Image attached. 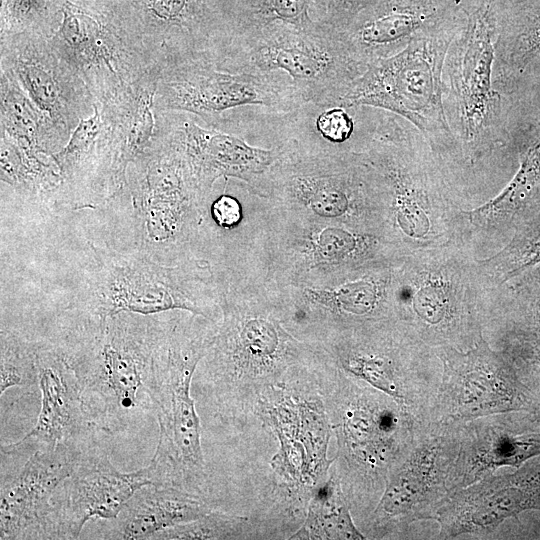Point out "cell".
Returning a JSON list of instances; mask_svg holds the SVG:
<instances>
[{
	"label": "cell",
	"instance_id": "6da1fadb",
	"mask_svg": "<svg viewBox=\"0 0 540 540\" xmlns=\"http://www.w3.org/2000/svg\"><path fill=\"white\" fill-rule=\"evenodd\" d=\"M168 312L99 317L69 312L56 347L73 368L85 411L108 434L132 431L154 412L147 388Z\"/></svg>",
	"mask_w": 540,
	"mask_h": 540
},
{
	"label": "cell",
	"instance_id": "7a4b0ae2",
	"mask_svg": "<svg viewBox=\"0 0 540 540\" xmlns=\"http://www.w3.org/2000/svg\"><path fill=\"white\" fill-rule=\"evenodd\" d=\"M359 152L377 176L390 241L402 256L462 240L464 190L413 125L385 113Z\"/></svg>",
	"mask_w": 540,
	"mask_h": 540
},
{
	"label": "cell",
	"instance_id": "3957f363",
	"mask_svg": "<svg viewBox=\"0 0 540 540\" xmlns=\"http://www.w3.org/2000/svg\"><path fill=\"white\" fill-rule=\"evenodd\" d=\"M281 145L279 159L251 194L276 210L377 235L394 246L377 176L361 152L308 148L290 138Z\"/></svg>",
	"mask_w": 540,
	"mask_h": 540
},
{
	"label": "cell",
	"instance_id": "277c9868",
	"mask_svg": "<svg viewBox=\"0 0 540 540\" xmlns=\"http://www.w3.org/2000/svg\"><path fill=\"white\" fill-rule=\"evenodd\" d=\"M491 290L463 240L413 252L395 270L394 318L435 349L467 350L483 337Z\"/></svg>",
	"mask_w": 540,
	"mask_h": 540
},
{
	"label": "cell",
	"instance_id": "5b68a950",
	"mask_svg": "<svg viewBox=\"0 0 540 540\" xmlns=\"http://www.w3.org/2000/svg\"><path fill=\"white\" fill-rule=\"evenodd\" d=\"M68 310L99 317L181 310L218 323L221 285L200 257L165 264L138 251L92 244Z\"/></svg>",
	"mask_w": 540,
	"mask_h": 540
},
{
	"label": "cell",
	"instance_id": "8992f818",
	"mask_svg": "<svg viewBox=\"0 0 540 540\" xmlns=\"http://www.w3.org/2000/svg\"><path fill=\"white\" fill-rule=\"evenodd\" d=\"M112 200L130 212L135 249L174 258L196 247L212 199L190 168L181 112L161 111L155 138L129 165L125 185Z\"/></svg>",
	"mask_w": 540,
	"mask_h": 540
},
{
	"label": "cell",
	"instance_id": "52a82bcc",
	"mask_svg": "<svg viewBox=\"0 0 540 540\" xmlns=\"http://www.w3.org/2000/svg\"><path fill=\"white\" fill-rule=\"evenodd\" d=\"M187 311H169L156 345L147 388L159 426L158 443L147 465L152 482L195 494L204 484L201 425L190 389L217 323Z\"/></svg>",
	"mask_w": 540,
	"mask_h": 540
},
{
	"label": "cell",
	"instance_id": "ba28073f",
	"mask_svg": "<svg viewBox=\"0 0 540 540\" xmlns=\"http://www.w3.org/2000/svg\"><path fill=\"white\" fill-rule=\"evenodd\" d=\"M464 18L463 10L457 19L417 37L400 52L370 63L338 104L379 108L406 120L462 184L461 155L443 103V68Z\"/></svg>",
	"mask_w": 540,
	"mask_h": 540
},
{
	"label": "cell",
	"instance_id": "9c48e42d",
	"mask_svg": "<svg viewBox=\"0 0 540 540\" xmlns=\"http://www.w3.org/2000/svg\"><path fill=\"white\" fill-rule=\"evenodd\" d=\"M208 53L215 64L236 73L287 75L306 104L338 106L364 71L337 36L320 23L311 28L281 22L215 36Z\"/></svg>",
	"mask_w": 540,
	"mask_h": 540
},
{
	"label": "cell",
	"instance_id": "30bf717a",
	"mask_svg": "<svg viewBox=\"0 0 540 540\" xmlns=\"http://www.w3.org/2000/svg\"><path fill=\"white\" fill-rule=\"evenodd\" d=\"M495 4L463 0L465 18L444 62V109L464 171L509 140L503 97L495 85Z\"/></svg>",
	"mask_w": 540,
	"mask_h": 540
},
{
	"label": "cell",
	"instance_id": "8fae6325",
	"mask_svg": "<svg viewBox=\"0 0 540 540\" xmlns=\"http://www.w3.org/2000/svg\"><path fill=\"white\" fill-rule=\"evenodd\" d=\"M254 273L275 286L322 288L352 272L402 256L384 238L269 207Z\"/></svg>",
	"mask_w": 540,
	"mask_h": 540
},
{
	"label": "cell",
	"instance_id": "7c38bea8",
	"mask_svg": "<svg viewBox=\"0 0 540 540\" xmlns=\"http://www.w3.org/2000/svg\"><path fill=\"white\" fill-rule=\"evenodd\" d=\"M331 333L327 351L342 371L391 397L420 423L432 422L442 378L435 348L395 319Z\"/></svg>",
	"mask_w": 540,
	"mask_h": 540
},
{
	"label": "cell",
	"instance_id": "4fadbf2b",
	"mask_svg": "<svg viewBox=\"0 0 540 540\" xmlns=\"http://www.w3.org/2000/svg\"><path fill=\"white\" fill-rule=\"evenodd\" d=\"M158 67L156 108L197 116L216 129L227 127L229 112L233 116L236 110L257 107L274 116H291L306 104L284 73L231 72L218 67L207 50Z\"/></svg>",
	"mask_w": 540,
	"mask_h": 540
},
{
	"label": "cell",
	"instance_id": "5bb4252c",
	"mask_svg": "<svg viewBox=\"0 0 540 540\" xmlns=\"http://www.w3.org/2000/svg\"><path fill=\"white\" fill-rule=\"evenodd\" d=\"M460 425L431 422L422 427L391 468L369 516L374 537L405 532L414 522L435 519L454 492Z\"/></svg>",
	"mask_w": 540,
	"mask_h": 540
},
{
	"label": "cell",
	"instance_id": "9a60e30c",
	"mask_svg": "<svg viewBox=\"0 0 540 540\" xmlns=\"http://www.w3.org/2000/svg\"><path fill=\"white\" fill-rule=\"evenodd\" d=\"M442 378L432 422L462 425L506 412H530L540 398L483 337L470 349L437 348Z\"/></svg>",
	"mask_w": 540,
	"mask_h": 540
},
{
	"label": "cell",
	"instance_id": "2e32d148",
	"mask_svg": "<svg viewBox=\"0 0 540 540\" xmlns=\"http://www.w3.org/2000/svg\"><path fill=\"white\" fill-rule=\"evenodd\" d=\"M356 382L347 388L342 406V452L352 484L376 495L383 492L389 471L416 433L428 424L420 423L386 394Z\"/></svg>",
	"mask_w": 540,
	"mask_h": 540
},
{
	"label": "cell",
	"instance_id": "e0dca14e",
	"mask_svg": "<svg viewBox=\"0 0 540 540\" xmlns=\"http://www.w3.org/2000/svg\"><path fill=\"white\" fill-rule=\"evenodd\" d=\"M49 40L99 104L116 99L156 66L118 22L70 5Z\"/></svg>",
	"mask_w": 540,
	"mask_h": 540
},
{
	"label": "cell",
	"instance_id": "ac0fdd59",
	"mask_svg": "<svg viewBox=\"0 0 540 540\" xmlns=\"http://www.w3.org/2000/svg\"><path fill=\"white\" fill-rule=\"evenodd\" d=\"M0 73L13 80L67 143L81 119L94 113L95 100L49 37L1 34Z\"/></svg>",
	"mask_w": 540,
	"mask_h": 540
},
{
	"label": "cell",
	"instance_id": "d6986e66",
	"mask_svg": "<svg viewBox=\"0 0 540 540\" xmlns=\"http://www.w3.org/2000/svg\"><path fill=\"white\" fill-rule=\"evenodd\" d=\"M89 446L61 444L22 457L1 453L13 461H1V540L51 539L53 496Z\"/></svg>",
	"mask_w": 540,
	"mask_h": 540
},
{
	"label": "cell",
	"instance_id": "ffe728a7",
	"mask_svg": "<svg viewBox=\"0 0 540 540\" xmlns=\"http://www.w3.org/2000/svg\"><path fill=\"white\" fill-rule=\"evenodd\" d=\"M152 483L148 466L123 473L92 444L53 496L51 539H78L88 521L114 519L138 489Z\"/></svg>",
	"mask_w": 540,
	"mask_h": 540
},
{
	"label": "cell",
	"instance_id": "44dd1931",
	"mask_svg": "<svg viewBox=\"0 0 540 540\" xmlns=\"http://www.w3.org/2000/svg\"><path fill=\"white\" fill-rule=\"evenodd\" d=\"M402 260L378 262L360 268L322 288L275 286L277 305L327 322L340 331L366 323L394 318L393 281Z\"/></svg>",
	"mask_w": 540,
	"mask_h": 540
},
{
	"label": "cell",
	"instance_id": "7402d4cb",
	"mask_svg": "<svg viewBox=\"0 0 540 540\" xmlns=\"http://www.w3.org/2000/svg\"><path fill=\"white\" fill-rule=\"evenodd\" d=\"M462 4L463 0H374L335 32L351 56L367 68L457 19Z\"/></svg>",
	"mask_w": 540,
	"mask_h": 540
},
{
	"label": "cell",
	"instance_id": "603a6c76",
	"mask_svg": "<svg viewBox=\"0 0 540 540\" xmlns=\"http://www.w3.org/2000/svg\"><path fill=\"white\" fill-rule=\"evenodd\" d=\"M540 510V462H527L514 473L486 476L456 490L438 510V539L487 536L505 520Z\"/></svg>",
	"mask_w": 540,
	"mask_h": 540
},
{
	"label": "cell",
	"instance_id": "cb8c5ba5",
	"mask_svg": "<svg viewBox=\"0 0 540 540\" xmlns=\"http://www.w3.org/2000/svg\"><path fill=\"white\" fill-rule=\"evenodd\" d=\"M37 367L41 408L36 424L1 451L24 456L61 444L85 447L95 443L98 429L88 418L78 378L62 352L52 343L38 341Z\"/></svg>",
	"mask_w": 540,
	"mask_h": 540
},
{
	"label": "cell",
	"instance_id": "d4e9b609",
	"mask_svg": "<svg viewBox=\"0 0 540 540\" xmlns=\"http://www.w3.org/2000/svg\"><path fill=\"white\" fill-rule=\"evenodd\" d=\"M513 140L518 169L495 197L463 212L461 238L505 245L526 222L540 214V120L516 128Z\"/></svg>",
	"mask_w": 540,
	"mask_h": 540
},
{
	"label": "cell",
	"instance_id": "484cf974",
	"mask_svg": "<svg viewBox=\"0 0 540 540\" xmlns=\"http://www.w3.org/2000/svg\"><path fill=\"white\" fill-rule=\"evenodd\" d=\"M540 398V264L495 287L484 331ZM484 334V333H483Z\"/></svg>",
	"mask_w": 540,
	"mask_h": 540
},
{
	"label": "cell",
	"instance_id": "4316f807",
	"mask_svg": "<svg viewBox=\"0 0 540 540\" xmlns=\"http://www.w3.org/2000/svg\"><path fill=\"white\" fill-rule=\"evenodd\" d=\"M537 455H540V422L528 412L493 414L463 423L454 492L501 467L518 469Z\"/></svg>",
	"mask_w": 540,
	"mask_h": 540
},
{
	"label": "cell",
	"instance_id": "83f0119b",
	"mask_svg": "<svg viewBox=\"0 0 540 540\" xmlns=\"http://www.w3.org/2000/svg\"><path fill=\"white\" fill-rule=\"evenodd\" d=\"M185 153L196 182L212 199L215 182L235 178L252 191L270 171L282 153V145L271 149L255 147L241 137L209 126L181 112Z\"/></svg>",
	"mask_w": 540,
	"mask_h": 540
},
{
	"label": "cell",
	"instance_id": "f1b7e54d",
	"mask_svg": "<svg viewBox=\"0 0 540 540\" xmlns=\"http://www.w3.org/2000/svg\"><path fill=\"white\" fill-rule=\"evenodd\" d=\"M135 7L141 18L120 25L156 66L205 51L215 37L205 0H138Z\"/></svg>",
	"mask_w": 540,
	"mask_h": 540
},
{
	"label": "cell",
	"instance_id": "f546056e",
	"mask_svg": "<svg viewBox=\"0 0 540 540\" xmlns=\"http://www.w3.org/2000/svg\"><path fill=\"white\" fill-rule=\"evenodd\" d=\"M159 67L154 66L116 99L99 104L110 124L112 174L120 192L129 165L152 143L161 111L156 108Z\"/></svg>",
	"mask_w": 540,
	"mask_h": 540
},
{
	"label": "cell",
	"instance_id": "4dcf8cb0",
	"mask_svg": "<svg viewBox=\"0 0 540 540\" xmlns=\"http://www.w3.org/2000/svg\"><path fill=\"white\" fill-rule=\"evenodd\" d=\"M211 512L195 494L173 486L148 484L138 489L110 521L104 539H151L156 533Z\"/></svg>",
	"mask_w": 540,
	"mask_h": 540
},
{
	"label": "cell",
	"instance_id": "1f68e13d",
	"mask_svg": "<svg viewBox=\"0 0 540 540\" xmlns=\"http://www.w3.org/2000/svg\"><path fill=\"white\" fill-rule=\"evenodd\" d=\"M495 14V85H502L540 55V0H496Z\"/></svg>",
	"mask_w": 540,
	"mask_h": 540
},
{
	"label": "cell",
	"instance_id": "d6a6232c",
	"mask_svg": "<svg viewBox=\"0 0 540 540\" xmlns=\"http://www.w3.org/2000/svg\"><path fill=\"white\" fill-rule=\"evenodd\" d=\"M0 99V136L23 149L48 155L59 152L66 145L52 123L3 73H0Z\"/></svg>",
	"mask_w": 540,
	"mask_h": 540
},
{
	"label": "cell",
	"instance_id": "836d02e7",
	"mask_svg": "<svg viewBox=\"0 0 540 540\" xmlns=\"http://www.w3.org/2000/svg\"><path fill=\"white\" fill-rule=\"evenodd\" d=\"M1 183L20 196L57 205L63 187L53 155L26 150L0 136Z\"/></svg>",
	"mask_w": 540,
	"mask_h": 540
},
{
	"label": "cell",
	"instance_id": "e575fe53",
	"mask_svg": "<svg viewBox=\"0 0 540 540\" xmlns=\"http://www.w3.org/2000/svg\"><path fill=\"white\" fill-rule=\"evenodd\" d=\"M366 538L354 524L348 500L335 475L315 489L303 525L290 537L341 540Z\"/></svg>",
	"mask_w": 540,
	"mask_h": 540
},
{
	"label": "cell",
	"instance_id": "d590c367",
	"mask_svg": "<svg viewBox=\"0 0 540 540\" xmlns=\"http://www.w3.org/2000/svg\"><path fill=\"white\" fill-rule=\"evenodd\" d=\"M540 264V214L522 225L496 253L478 260L491 288Z\"/></svg>",
	"mask_w": 540,
	"mask_h": 540
},
{
	"label": "cell",
	"instance_id": "8d00e7d4",
	"mask_svg": "<svg viewBox=\"0 0 540 540\" xmlns=\"http://www.w3.org/2000/svg\"><path fill=\"white\" fill-rule=\"evenodd\" d=\"M0 341V395L11 387L38 385V341L3 326Z\"/></svg>",
	"mask_w": 540,
	"mask_h": 540
},
{
	"label": "cell",
	"instance_id": "74e56055",
	"mask_svg": "<svg viewBox=\"0 0 540 540\" xmlns=\"http://www.w3.org/2000/svg\"><path fill=\"white\" fill-rule=\"evenodd\" d=\"M304 111L309 116V140L296 141L299 145L322 150H350L349 142L355 133V122L349 108L341 106L319 107L305 104ZM292 139V138H291Z\"/></svg>",
	"mask_w": 540,
	"mask_h": 540
},
{
	"label": "cell",
	"instance_id": "f35d334b",
	"mask_svg": "<svg viewBox=\"0 0 540 540\" xmlns=\"http://www.w3.org/2000/svg\"><path fill=\"white\" fill-rule=\"evenodd\" d=\"M244 14L232 33L281 22L301 28L314 27L309 11L313 0H244Z\"/></svg>",
	"mask_w": 540,
	"mask_h": 540
},
{
	"label": "cell",
	"instance_id": "ab89813d",
	"mask_svg": "<svg viewBox=\"0 0 540 540\" xmlns=\"http://www.w3.org/2000/svg\"><path fill=\"white\" fill-rule=\"evenodd\" d=\"M244 522L245 518L211 511L191 522L160 531L151 539H234L242 535Z\"/></svg>",
	"mask_w": 540,
	"mask_h": 540
},
{
	"label": "cell",
	"instance_id": "60d3db41",
	"mask_svg": "<svg viewBox=\"0 0 540 540\" xmlns=\"http://www.w3.org/2000/svg\"><path fill=\"white\" fill-rule=\"evenodd\" d=\"M372 1L374 0H313V6L318 12V23L338 30Z\"/></svg>",
	"mask_w": 540,
	"mask_h": 540
},
{
	"label": "cell",
	"instance_id": "b9f144b4",
	"mask_svg": "<svg viewBox=\"0 0 540 540\" xmlns=\"http://www.w3.org/2000/svg\"><path fill=\"white\" fill-rule=\"evenodd\" d=\"M212 222L224 230L237 228L243 219V207L240 201L229 194H221L213 199L209 206Z\"/></svg>",
	"mask_w": 540,
	"mask_h": 540
},
{
	"label": "cell",
	"instance_id": "7bdbcfd3",
	"mask_svg": "<svg viewBox=\"0 0 540 540\" xmlns=\"http://www.w3.org/2000/svg\"><path fill=\"white\" fill-rule=\"evenodd\" d=\"M528 413L534 420H537L540 422V400L535 404L533 409Z\"/></svg>",
	"mask_w": 540,
	"mask_h": 540
}]
</instances>
